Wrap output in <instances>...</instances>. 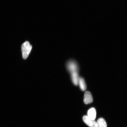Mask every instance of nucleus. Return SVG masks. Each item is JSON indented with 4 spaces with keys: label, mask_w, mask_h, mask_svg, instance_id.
<instances>
[{
    "label": "nucleus",
    "mask_w": 127,
    "mask_h": 127,
    "mask_svg": "<svg viewBox=\"0 0 127 127\" xmlns=\"http://www.w3.org/2000/svg\"><path fill=\"white\" fill-rule=\"evenodd\" d=\"M93 98L91 93L89 91L85 92L84 95V102L85 104H89L93 102Z\"/></svg>",
    "instance_id": "nucleus-3"
},
{
    "label": "nucleus",
    "mask_w": 127,
    "mask_h": 127,
    "mask_svg": "<svg viewBox=\"0 0 127 127\" xmlns=\"http://www.w3.org/2000/svg\"><path fill=\"white\" fill-rule=\"evenodd\" d=\"M32 46L28 41H26L22 44V51L24 59H27L31 53Z\"/></svg>",
    "instance_id": "nucleus-1"
},
{
    "label": "nucleus",
    "mask_w": 127,
    "mask_h": 127,
    "mask_svg": "<svg viewBox=\"0 0 127 127\" xmlns=\"http://www.w3.org/2000/svg\"><path fill=\"white\" fill-rule=\"evenodd\" d=\"M79 87L82 91H85L86 90L87 86L85 80L83 78L79 77L78 81Z\"/></svg>",
    "instance_id": "nucleus-7"
},
{
    "label": "nucleus",
    "mask_w": 127,
    "mask_h": 127,
    "mask_svg": "<svg viewBox=\"0 0 127 127\" xmlns=\"http://www.w3.org/2000/svg\"><path fill=\"white\" fill-rule=\"evenodd\" d=\"M83 120L84 123L90 127H95L96 122L90 119L87 115L84 116Z\"/></svg>",
    "instance_id": "nucleus-4"
},
{
    "label": "nucleus",
    "mask_w": 127,
    "mask_h": 127,
    "mask_svg": "<svg viewBox=\"0 0 127 127\" xmlns=\"http://www.w3.org/2000/svg\"><path fill=\"white\" fill-rule=\"evenodd\" d=\"M107 125L105 120L102 118L98 119L96 122L95 127H107Z\"/></svg>",
    "instance_id": "nucleus-6"
},
{
    "label": "nucleus",
    "mask_w": 127,
    "mask_h": 127,
    "mask_svg": "<svg viewBox=\"0 0 127 127\" xmlns=\"http://www.w3.org/2000/svg\"><path fill=\"white\" fill-rule=\"evenodd\" d=\"M67 67L71 74L78 73V66L77 63L73 60L68 62Z\"/></svg>",
    "instance_id": "nucleus-2"
},
{
    "label": "nucleus",
    "mask_w": 127,
    "mask_h": 127,
    "mask_svg": "<svg viewBox=\"0 0 127 127\" xmlns=\"http://www.w3.org/2000/svg\"><path fill=\"white\" fill-rule=\"evenodd\" d=\"M87 116L92 120H95L96 118V112L94 108H92L87 112Z\"/></svg>",
    "instance_id": "nucleus-5"
}]
</instances>
